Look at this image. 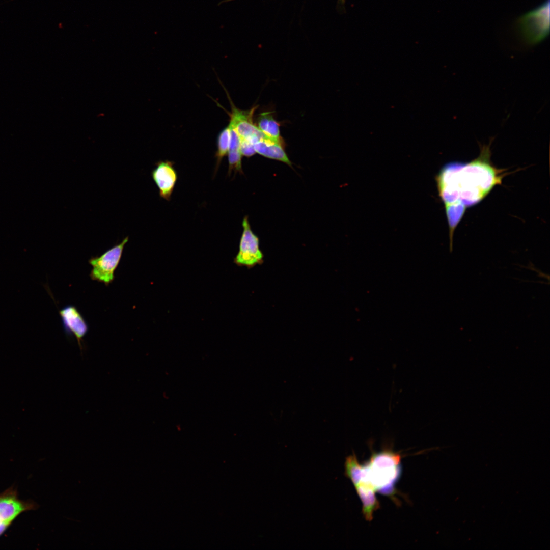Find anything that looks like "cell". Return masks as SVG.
Returning a JSON list of instances; mask_svg holds the SVG:
<instances>
[{"instance_id":"6da1fadb","label":"cell","mask_w":550,"mask_h":550,"mask_svg":"<svg viewBox=\"0 0 550 550\" xmlns=\"http://www.w3.org/2000/svg\"><path fill=\"white\" fill-rule=\"evenodd\" d=\"M489 145H480L477 158L468 163L453 162L446 164L435 177L439 196L445 204L460 201L465 206L477 204L505 176L490 162Z\"/></svg>"},{"instance_id":"7a4b0ae2","label":"cell","mask_w":550,"mask_h":550,"mask_svg":"<svg viewBox=\"0 0 550 550\" xmlns=\"http://www.w3.org/2000/svg\"><path fill=\"white\" fill-rule=\"evenodd\" d=\"M401 455L385 448L379 452H372L368 461L364 465L362 481L369 483L376 491L391 496L395 492V484L400 474Z\"/></svg>"},{"instance_id":"3957f363","label":"cell","mask_w":550,"mask_h":550,"mask_svg":"<svg viewBox=\"0 0 550 550\" xmlns=\"http://www.w3.org/2000/svg\"><path fill=\"white\" fill-rule=\"evenodd\" d=\"M549 0L522 14L514 21L513 32L526 46H533L549 33Z\"/></svg>"},{"instance_id":"277c9868","label":"cell","mask_w":550,"mask_h":550,"mask_svg":"<svg viewBox=\"0 0 550 550\" xmlns=\"http://www.w3.org/2000/svg\"><path fill=\"white\" fill-rule=\"evenodd\" d=\"M129 237L113 246L99 256L92 257L88 261L92 268L90 277L93 281L109 285L115 279V271L120 262L125 244Z\"/></svg>"},{"instance_id":"5b68a950","label":"cell","mask_w":550,"mask_h":550,"mask_svg":"<svg viewBox=\"0 0 550 550\" xmlns=\"http://www.w3.org/2000/svg\"><path fill=\"white\" fill-rule=\"evenodd\" d=\"M242 226L239 251L234 262L238 266L251 268L262 263L263 255L259 248V239L251 230L247 217L244 218Z\"/></svg>"},{"instance_id":"8992f818","label":"cell","mask_w":550,"mask_h":550,"mask_svg":"<svg viewBox=\"0 0 550 550\" xmlns=\"http://www.w3.org/2000/svg\"><path fill=\"white\" fill-rule=\"evenodd\" d=\"M228 97L231 107V113H228L230 117L229 126L236 130L240 139L254 145L261 139L266 136L253 121V115L258 106L252 107L249 110H241L234 105L229 96Z\"/></svg>"},{"instance_id":"52a82bcc","label":"cell","mask_w":550,"mask_h":550,"mask_svg":"<svg viewBox=\"0 0 550 550\" xmlns=\"http://www.w3.org/2000/svg\"><path fill=\"white\" fill-rule=\"evenodd\" d=\"M63 326L66 334L74 336L78 341L80 350L81 342L87 334L89 327L84 318L73 305H67L59 311Z\"/></svg>"},{"instance_id":"ba28073f","label":"cell","mask_w":550,"mask_h":550,"mask_svg":"<svg viewBox=\"0 0 550 550\" xmlns=\"http://www.w3.org/2000/svg\"><path fill=\"white\" fill-rule=\"evenodd\" d=\"M35 505L19 499L15 489L9 488L0 493V522H10L21 513L34 509Z\"/></svg>"},{"instance_id":"9c48e42d","label":"cell","mask_w":550,"mask_h":550,"mask_svg":"<svg viewBox=\"0 0 550 550\" xmlns=\"http://www.w3.org/2000/svg\"><path fill=\"white\" fill-rule=\"evenodd\" d=\"M151 174L159 189L160 196L170 200L177 179L173 163L168 160L157 162Z\"/></svg>"},{"instance_id":"30bf717a","label":"cell","mask_w":550,"mask_h":550,"mask_svg":"<svg viewBox=\"0 0 550 550\" xmlns=\"http://www.w3.org/2000/svg\"><path fill=\"white\" fill-rule=\"evenodd\" d=\"M362 503V512L366 520L370 521L374 512L379 508V502L375 496V490L368 483L361 481L354 485Z\"/></svg>"},{"instance_id":"8fae6325","label":"cell","mask_w":550,"mask_h":550,"mask_svg":"<svg viewBox=\"0 0 550 550\" xmlns=\"http://www.w3.org/2000/svg\"><path fill=\"white\" fill-rule=\"evenodd\" d=\"M281 143V141L265 136L257 142L254 145V147L256 152L260 155L290 165L291 162L285 152Z\"/></svg>"},{"instance_id":"7c38bea8","label":"cell","mask_w":550,"mask_h":550,"mask_svg":"<svg viewBox=\"0 0 550 550\" xmlns=\"http://www.w3.org/2000/svg\"><path fill=\"white\" fill-rule=\"evenodd\" d=\"M446 213L449 228V249L453 251V234L456 227L460 221L465 212L466 206L460 201L445 204Z\"/></svg>"},{"instance_id":"4fadbf2b","label":"cell","mask_w":550,"mask_h":550,"mask_svg":"<svg viewBox=\"0 0 550 550\" xmlns=\"http://www.w3.org/2000/svg\"><path fill=\"white\" fill-rule=\"evenodd\" d=\"M257 127L267 137L281 141L279 123L273 117L272 112H263L257 118Z\"/></svg>"},{"instance_id":"5bb4252c","label":"cell","mask_w":550,"mask_h":550,"mask_svg":"<svg viewBox=\"0 0 550 550\" xmlns=\"http://www.w3.org/2000/svg\"><path fill=\"white\" fill-rule=\"evenodd\" d=\"M345 475L354 485L363 481L364 476V468L359 463L355 454L346 458L344 463Z\"/></svg>"},{"instance_id":"9a60e30c","label":"cell","mask_w":550,"mask_h":550,"mask_svg":"<svg viewBox=\"0 0 550 550\" xmlns=\"http://www.w3.org/2000/svg\"><path fill=\"white\" fill-rule=\"evenodd\" d=\"M230 141V131L229 126L224 128L219 133L217 139V150L216 153V166L218 168L219 163L224 156L228 153Z\"/></svg>"},{"instance_id":"2e32d148","label":"cell","mask_w":550,"mask_h":550,"mask_svg":"<svg viewBox=\"0 0 550 550\" xmlns=\"http://www.w3.org/2000/svg\"><path fill=\"white\" fill-rule=\"evenodd\" d=\"M241 154L239 150L228 151L229 173L241 171Z\"/></svg>"},{"instance_id":"e0dca14e","label":"cell","mask_w":550,"mask_h":550,"mask_svg":"<svg viewBox=\"0 0 550 550\" xmlns=\"http://www.w3.org/2000/svg\"><path fill=\"white\" fill-rule=\"evenodd\" d=\"M240 151L241 155L247 157L251 156L256 153L254 145L251 142L242 139H240Z\"/></svg>"},{"instance_id":"ac0fdd59","label":"cell","mask_w":550,"mask_h":550,"mask_svg":"<svg viewBox=\"0 0 550 550\" xmlns=\"http://www.w3.org/2000/svg\"><path fill=\"white\" fill-rule=\"evenodd\" d=\"M11 524L10 522H0V535L4 532Z\"/></svg>"}]
</instances>
